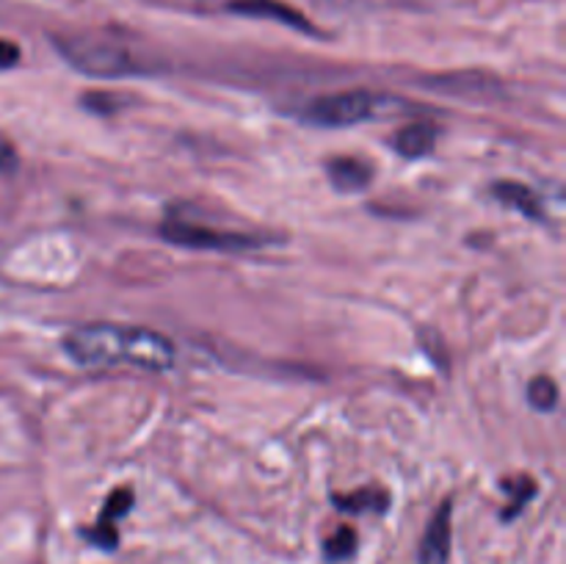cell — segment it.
<instances>
[{
	"instance_id": "obj_1",
	"label": "cell",
	"mask_w": 566,
	"mask_h": 564,
	"mask_svg": "<svg viewBox=\"0 0 566 564\" xmlns=\"http://www.w3.org/2000/svg\"><path fill=\"white\" fill-rule=\"evenodd\" d=\"M64 352L83 368L136 365L144 370H169L175 365V346L169 337L153 330L116 324H86L64 337Z\"/></svg>"
},
{
	"instance_id": "obj_2",
	"label": "cell",
	"mask_w": 566,
	"mask_h": 564,
	"mask_svg": "<svg viewBox=\"0 0 566 564\" xmlns=\"http://www.w3.org/2000/svg\"><path fill=\"white\" fill-rule=\"evenodd\" d=\"M55 48L64 55L72 70L83 72L88 77H127L136 75L138 64L130 50L122 48L119 42L94 33H77V36H59Z\"/></svg>"
},
{
	"instance_id": "obj_3",
	"label": "cell",
	"mask_w": 566,
	"mask_h": 564,
	"mask_svg": "<svg viewBox=\"0 0 566 564\" xmlns=\"http://www.w3.org/2000/svg\"><path fill=\"white\" fill-rule=\"evenodd\" d=\"M374 94L363 92V88H352V92H335L313 100L304 111V119L318 127H352L374 116Z\"/></svg>"
},
{
	"instance_id": "obj_4",
	"label": "cell",
	"mask_w": 566,
	"mask_h": 564,
	"mask_svg": "<svg viewBox=\"0 0 566 564\" xmlns=\"http://www.w3.org/2000/svg\"><path fill=\"white\" fill-rule=\"evenodd\" d=\"M160 236L171 243H180L188 249H216V252H238V249L260 247V238L243 236V232H224L213 227L193 224V221L169 219L160 227Z\"/></svg>"
},
{
	"instance_id": "obj_5",
	"label": "cell",
	"mask_w": 566,
	"mask_h": 564,
	"mask_svg": "<svg viewBox=\"0 0 566 564\" xmlns=\"http://www.w3.org/2000/svg\"><path fill=\"white\" fill-rule=\"evenodd\" d=\"M227 11L232 14H241V17H260V20H276L282 25H291L296 31L304 33H315V25L296 11L293 6L282 3V0H230L227 3Z\"/></svg>"
},
{
	"instance_id": "obj_6",
	"label": "cell",
	"mask_w": 566,
	"mask_h": 564,
	"mask_svg": "<svg viewBox=\"0 0 566 564\" xmlns=\"http://www.w3.org/2000/svg\"><path fill=\"white\" fill-rule=\"evenodd\" d=\"M451 501H442L434 518L429 520L423 542H420V564H448L451 556Z\"/></svg>"
},
{
	"instance_id": "obj_7",
	"label": "cell",
	"mask_w": 566,
	"mask_h": 564,
	"mask_svg": "<svg viewBox=\"0 0 566 564\" xmlns=\"http://www.w3.org/2000/svg\"><path fill=\"white\" fill-rule=\"evenodd\" d=\"M437 136H440V130L429 122H412V125L401 127L396 133L392 144H396L398 155H403V158H423L434 149Z\"/></svg>"
},
{
	"instance_id": "obj_8",
	"label": "cell",
	"mask_w": 566,
	"mask_h": 564,
	"mask_svg": "<svg viewBox=\"0 0 566 564\" xmlns=\"http://www.w3.org/2000/svg\"><path fill=\"white\" fill-rule=\"evenodd\" d=\"M326 171H329L332 186L343 194L363 191V188L370 182V177H374L370 166L363 164V160H357V158L329 160V164H326Z\"/></svg>"
},
{
	"instance_id": "obj_9",
	"label": "cell",
	"mask_w": 566,
	"mask_h": 564,
	"mask_svg": "<svg viewBox=\"0 0 566 564\" xmlns=\"http://www.w3.org/2000/svg\"><path fill=\"white\" fill-rule=\"evenodd\" d=\"M492 194H495L497 202L520 210V213L528 216V219H542L539 197H536L528 186H523V182H514V180L495 182V186H492Z\"/></svg>"
},
{
	"instance_id": "obj_10",
	"label": "cell",
	"mask_w": 566,
	"mask_h": 564,
	"mask_svg": "<svg viewBox=\"0 0 566 564\" xmlns=\"http://www.w3.org/2000/svg\"><path fill=\"white\" fill-rule=\"evenodd\" d=\"M335 503L346 512H385L390 498L381 487H363V490L348 492V495H335Z\"/></svg>"
},
{
	"instance_id": "obj_11",
	"label": "cell",
	"mask_w": 566,
	"mask_h": 564,
	"mask_svg": "<svg viewBox=\"0 0 566 564\" xmlns=\"http://www.w3.org/2000/svg\"><path fill=\"white\" fill-rule=\"evenodd\" d=\"M503 490L512 495V501H509V509H503V520L517 518V514L525 509V503H528L531 498L536 495V484H534V479H531V476H520V479L503 481Z\"/></svg>"
},
{
	"instance_id": "obj_12",
	"label": "cell",
	"mask_w": 566,
	"mask_h": 564,
	"mask_svg": "<svg viewBox=\"0 0 566 564\" xmlns=\"http://www.w3.org/2000/svg\"><path fill=\"white\" fill-rule=\"evenodd\" d=\"M528 401L531 407L539 409V412H551L558 404V385L551 376H536L528 385Z\"/></svg>"
},
{
	"instance_id": "obj_13",
	"label": "cell",
	"mask_w": 566,
	"mask_h": 564,
	"mask_svg": "<svg viewBox=\"0 0 566 564\" xmlns=\"http://www.w3.org/2000/svg\"><path fill=\"white\" fill-rule=\"evenodd\" d=\"M354 551H357V531H354L352 525H340V529L324 542V553L332 558V562L348 558Z\"/></svg>"
},
{
	"instance_id": "obj_14",
	"label": "cell",
	"mask_w": 566,
	"mask_h": 564,
	"mask_svg": "<svg viewBox=\"0 0 566 564\" xmlns=\"http://www.w3.org/2000/svg\"><path fill=\"white\" fill-rule=\"evenodd\" d=\"M130 503H133L130 487H119V490H114L108 495V501H105L103 514H99V523L114 525L116 518H125V514L130 512Z\"/></svg>"
},
{
	"instance_id": "obj_15",
	"label": "cell",
	"mask_w": 566,
	"mask_h": 564,
	"mask_svg": "<svg viewBox=\"0 0 566 564\" xmlns=\"http://www.w3.org/2000/svg\"><path fill=\"white\" fill-rule=\"evenodd\" d=\"M83 108L94 111V114H114V111L122 108V97L119 94H108V92H88L81 97Z\"/></svg>"
},
{
	"instance_id": "obj_16",
	"label": "cell",
	"mask_w": 566,
	"mask_h": 564,
	"mask_svg": "<svg viewBox=\"0 0 566 564\" xmlns=\"http://www.w3.org/2000/svg\"><path fill=\"white\" fill-rule=\"evenodd\" d=\"M83 536H86L88 542H94V545H99V547H116V542H119V534H116V529L111 523H99L97 520V525H92V529H86L83 531Z\"/></svg>"
},
{
	"instance_id": "obj_17",
	"label": "cell",
	"mask_w": 566,
	"mask_h": 564,
	"mask_svg": "<svg viewBox=\"0 0 566 564\" xmlns=\"http://www.w3.org/2000/svg\"><path fill=\"white\" fill-rule=\"evenodd\" d=\"M17 61H20V48H17L14 42L0 39V70H9V66H14Z\"/></svg>"
}]
</instances>
